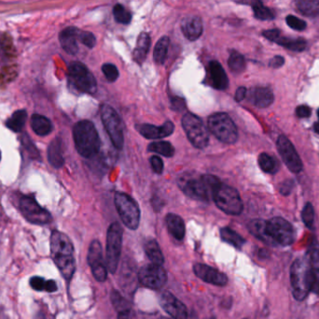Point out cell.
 <instances>
[{"label":"cell","instance_id":"6da1fadb","mask_svg":"<svg viewBox=\"0 0 319 319\" xmlns=\"http://www.w3.org/2000/svg\"><path fill=\"white\" fill-rule=\"evenodd\" d=\"M51 256L63 277L67 282L72 279L76 271L74 247L65 233L53 230L51 235Z\"/></svg>","mask_w":319,"mask_h":319},{"label":"cell","instance_id":"7a4b0ae2","mask_svg":"<svg viewBox=\"0 0 319 319\" xmlns=\"http://www.w3.org/2000/svg\"><path fill=\"white\" fill-rule=\"evenodd\" d=\"M221 181L214 175H192L187 173L178 179V186L184 193L193 200L208 201Z\"/></svg>","mask_w":319,"mask_h":319},{"label":"cell","instance_id":"3957f363","mask_svg":"<svg viewBox=\"0 0 319 319\" xmlns=\"http://www.w3.org/2000/svg\"><path fill=\"white\" fill-rule=\"evenodd\" d=\"M73 139L78 153L86 158L96 154L101 140L94 125L87 120L78 122L73 128Z\"/></svg>","mask_w":319,"mask_h":319},{"label":"cell","instance_id":"277c9868","mask_svg":"<svg viewBox=\"0 0 319 319\" xmlns=\"http://www.w3.org/2000/svg\"><path fill=\"white\" fill-rule=\"evenodd\" d=\"M311 269V259L305 257L297 259L290 268V283L294 298L297 300H303L310 293L309 274Z\"/></svg>","mask_w":319,"mask_h":319},{"label":"cell","instance_id":"5b68a950","mask_svg":"<svg viewBox=\"0 0 319 319\" xmlns=\"http://www.w3.org/2000/svg\"><path fill=\"white\" fill-rule=\"evenodd\" d=\"M212 198L216 205L227 214L238 215L243 211L241 197L238 191L232 186L221 183L216 188Z\"/></svg>","mask_w":319,"mask_h":319},{"label":"cell","instance_id":"8992f818","mask_svg":"<svg viewBox=\"0 0 319 319\" xmlns=\"http://www.w3.org/2000/svg\"><path fill=\"white\" fill-rule=\"evenodd\" d=\"M209 130L216 138L225 143H235L238 139V131L232 118L227 113H218L208 119Z\"/></svg>","mask_w":319,"mask_h":319},{"label":"cell","instance_id":"52a82bcc","mask_svg":"<svg viewBox=\"0 0 319 319\" xmlns=\"http://www.w3.org/2000/svg\"><path fill=\"white\" fill-rule=\"evenodd\" d=\"M68 81L75 89L81 93L94 94L97 84L94 76L82 63L73 62L68 66Z\"/></svg>","mask_w":319,"mask_h":319},{"label":"cell","instance_id":"ba28073f","mask_svg":"<svg viewBox=\"0 0 319 319\" xmlns=\"http://www.w3.org/2000/svg\"><path fill=\"white\" fill-rule=\"evenodd\" d=\"M123 246V229L119 223H112L107 234V260L109 272L115 273L121 259Z\"/></svg>","mask_w":319,"mask_h":319},{"label":"cell","instance_id":"9c48e42d","mask_svg":"<svg viewBox=\"0 0 319 319\" xmlns=\"http://www.w3.org/2000/svg\"><path fill=\"white\" fill-rule=\"evenodd\" d=\"M115 206L124 225L130 229H137L140 221V210L137 202L127 194H115Z\"/></svg>","mask_w":319,"mask_h":319},{"label":"cell","instance_id":"30bf717a","mask_svg":"<svg viewBox=\"0 0 319 319\" xmlns=\"http://www.w3.org/2000/svg\"><path fill=\"white\" fill-rule=\"evenodd\" d=\"M101 118L113 145L121 150L124 147V138L123 123L120 115L112 107L103 105L101 107Z\"/></svg>","mask_w":319,"mask_h":319},{"label":"cell","instance_id":"8fae6325","mask_svg":"<svg viewBox=\"0 0 319 319\" xmlns=\"http://www.w3.org/2000/svg\"><path fill=\"white\" fill-rule=\"evenodd\" d=\"M181 123L188 139L194 146L200 149L207 146L208 131L203 126L202 120L192 113H187L183 116Z\"/></svg>","mask_w":319,"mask_h":319},{"label":"cell","instance_id":"7c38bea8","mask_svg":"<svg viewBox=\"0 0 319 319\" xmlns=\"http://www.w3.org/2000/svg\"><path fill=\"white\" fill-rule=\"evenodd\" d=\"M20 211L28 222L35 225H47L52 222L51 213L42 208L33 197L22 195L19 200Z\"/></svg>","mask_w":319,"mask_h":319},{"label":"cell","instance_id":"4fadbf2b","mask_svg":"<svg viewBox=\"0 0 319 319\" xmlns=\"http://www.w3.org/2000/svg\"><path fill=\"white\" fill-rule=\"evenodd\" d=\"M266 231L275 245L288 246L295 241L293 226L282 217H274L266 221Z\"/></svg>","mask_w":319,"mask_h":319},{"label":"cell","instance_id":"5bb4252c","mask_svg":"<svg viewBox=\"0 0 319 319\" xmlns=\"http://www.w3.org/2000/svg\"><path fill=\"white\" fill-rule=\"evenodd\" d=\"M137 277L143 286L151 289H159L163 287L167 281L165 270L163 267L155 264L142 267L138 272Z\"/></svg>","mask_w":319,"mask_h":319},{"label":"cell","instance_id":"9a60e30c","mask_svg":"<svg viewBox=\"0 0 319 319\" xmlns=\"http://www.w3.org/2000/svg\"><path fill=\"white\" fill-rule=\"evenodd\" d=\"M88 263L91 273L98 282H104L108 277V268L103 258L102 246L99 241H92L88 251Z\"/></svg>","mask_w":319,"mask_h":319},{"label":"cell","instance_id":"2e32d148","mask_svg":"<svg viewBox=\"0 0 319 319\" xmlns=\"http://www.w3.org/2000/svg\"><path fill=\"white\" fill-rule=\"evenodd\" d=\"M277 150L287 169L293 173H299L302 170V162L296 152L293 144L286 136L281 135L277 140Z\"/></svg>","mask_w":319,"mask_h":319},{"label":"cell","instance_id":"e0dca14e","mask_svg":"<svg viewBox=\"0 0 319 319\" xmlns=\"http://www.w3.org/2000/svg\"><path fill=\"white\" fill-rule=\"evenodd\" d=\"M160 304L163 310L174 319L188 318V310L182 301L169 291H164L160 298Z\"/></svg>","mask_w":319,"mask_h":319},{"label":"cell","instance_id":"ac0fdd59","mask_svg":"<svg viewBox=\"0 0 319 319\" xmlns=\"http://www.w3.org/2000/svg\"><path fill=\"white\" fill-rule=\"evenodd\" d=\"M193 272L198 278L211 285L224 286L228 284V277L224 273L212 267L197 263L193 266Z\"/></svg>","mask_w":319,"mask_h":319},{"label":"cell","instance_id":"d6986e66","mask_svg":"<svg viewBox=\"0 0 319 319\" xmlns=\"http://www.w3.org/2000/svg\"><path fill=\"white\" fill-rule=\"evenodd\" d=\"M136 128L137 131L146 139L154 140V139H161V138L170 136L174 132L175 126L171 121H167L161 126H153L149 124H141V125H137Z\"/></svg>","mask_w":319,"mask_h":319},{"label":"cell","instance_id":"ffe728a7","mask_svg":"<svg viewBox=\"0 0 319 319\" xmlns=\"http://www.w3.org/2000/svg\"><path fill=\"white\" fill-rule=\"evenodd\" d=\"M80 30L77 27H66L59 34V40L61 46L69 54H76L78 52V35Z\"/></svg>","mask_w":319,"mask_h":319},{"label":"cell","instance_id":"44dd1931","mask_svg":"<svg viewBox=\"0 0 319 319\" xmlns=\"http://www.w3.org/2000/svg\"><path fill=\"white\" fill-rule=\"evenodd\" d=\"M181 29L184 36L189 40H196L202 35V19L197 15H189L185 17L181 23Z\"/></svg>","mask_w":319,"mask_h":319},{"label":"cell","instance_id":"7402d4cb","mask_svg":"<svg viewBox=\"0 0 319 319\" xmlns=\"http://www.w3.org/2000/svg\"><path fill=\"white\" fill-rule=\"evenodd\" d=\"M248 100L258 108H267L274 102V93L268 87H255L249 91Z\"/></svg>","mask_w":319,"mask_h":319},{"label":"cell","instance_id":"603a6c76","mask_svg":"<svg viewBox=\"0 0 319 319\" xmlns=\"http://www.w3.org/2000/svg\"><path fill=\"white\" fill-rule=\"evenodd\" d=\"M209 73L212 81V85L216 89L225 90L229 86V79L222 64L218 61H211L209 63Z\"/></svg>","mask_w":319,"mask_h":319},{"label":"cell","instance_id":"cb8c5ba5","mask_svg":"<svg viewBox=\"0 0 319 319\" xmlns=\"http://www.w3.org/2000/svg\"><path fill=\"white\" fill-rule=\"evenodd\" d=\"M165 220L168 231L172 235V237H174L177 241H182L186 233L185 223L182 218L175 213H169L167 214Z\"/></svg>","mask_w":319,"mask_h":319},{"label":"cell","instance_id":"d4e9b609","mask_svg":"<svg viewBox=\"0 0 319 319\" xmlns=\"http://www.w3.org/2000/svg\"><path fill=\"white\" fill-rule=\"evenodd\" d=\"M48 160L55 169H60L64 166L65 160L62 151V142L59 138H55L48 147Z\"/></svg>","mask_w":319,"mask_h":319},{"label":"cell","instance_id":"484cf974","mask_svg":"<svg viewBox=\"0 0 319 319\" xmlns=\"http://www.w3.org/2000/svg\"><path fill=\"white\" fill-rule=\"evenodd\" d=\"M248 230L253 236L269 246H275L273 240L269 237L266 231V221L261 219L251 220L248 225Z\"/></svg>","mask_w":319,"mask_h":319},{"label":"cell","instance_id":"4316f807","mask_svg":"<svg viewBox=\"0 0 319 319\" xmlns=\"http://www.w3.org/2000/svg\"><path fill=\"white\" fill-rule=\"evenodd\" d=\"M33 131L39 136H47L52 130V124L50 120L40 114H33L30 119Z\"/></svg>","mask_w":319,"mask_h":319},{"label":"cell","instance_id":"83f0119b","mask_svg":"<svg viewBox=\"0 0 319 319\" xmlns=\"http://www.w3.org/2000/svg\"><path fill=\"white\" fill-rule=\"evenodd\" d=\"M150 38L149 34H140L137 41V47L133 53L134 60L137 62L138 64H142L144 60L146 59L148 52L150 50Z\"/></svg>","mask_w":319,"mask_h":319},{"label":"cell","instance_id":"f1b7e54d","mask_svg":"<svg viewBox=\"0 0 319 319\" xmlns=\"http://www.w3.org/2000/svg\"><path fill=\"white\" fill-rule=\"evenodd\" d=\"M145 251H146L148 258L152 262V264L159 265V266L163 265V262H164V258H163V253H162V250L158 245L157 241L155 240L149 241L145 246Z\"/></svg>","mask_w":319,"mask_h":319},{"label":"cell","instance_id":"f546056e","mask_svg":"<svg viewBox=\"0 0 319 319\" xmlns=\"http://www.w3.org/2000/svg\"><path fill=\"white\" fill-rule=\"evenodd\" d=\"M27 120V113L26 110H18L7 120L6 126L13 132H21L23 127L26 125Z\"/></svg>","mask_w":319,"mask_h":319},{"label":"cell","instance_id":"4dcf8cb0","mask_svg":"<svg viewBox=\"0 0 319 319\" xmlns=\"http://www.w3.org/2000/svg\"><path fill=\"white\" fill-rule=\"evenodd\" d=\"M296 7L300 14L308 17L319 16V0H299Z\"/></svg>","mask_w":319,"mask_h":319},{"label":"cell","instance_id":"1f68e13d","mask_svg":"<svg viewBox=\"0 0 319 319\" xmlns=\"http://www.w3.org/2000/svg\"><path fill=\"white\" fill-rule=\"evenodd\" d=\"M30 286L34 290L37 291H46V292H55L57 291L58 287L57 284L55 283V281L53 280H48L46 281L44 278L39 277V276H34L30 281Z\"/></svg>","mask_w":319,"mask_h":319},{"label":"cell","instance_id":"d6a6232c","mask_svg":"<svg viewBox=\"0 0 319 319\" xmlns=\"http://www.w3.org/2000/svg\"><path fill=\"white\" fill-rule=\"evenodd\" d=\"M275 43H277L280 46L285 47L288 50H291L294 52H301L305 50L306 48V41L302 39H291L279 36L276 40H274Z\"/></svg>","mask_w":319,"mask_h":319},{"label":"cell","instance_id":"836d02e7","mask_svg":"<svg viewBox=\"0 0 319 319\" xmlns=\"http://www.w3.org/2000/svg\"><path fill=\"white\" fill-rule=\"evenodd\" d=\"M221 236L222 240L225 241L227 244L232 245L238 249L242 248V246L246 243V240L244 239L241 235L235 232V230L231 229L230 227H222L221 229Z\"/></svg>","mask_w":319,"mask_h":319},{"label":"cell","instance_id":"e575fe53","mask_svg":"<svg viewBox=\"0 0 319 319\" xmlns=\"http://www.w3.org/2000/svg\"><path fill=\"white\" fill-rule=\"evenodd\" d=\"M169 43L170 40L168 37H163L162 39L158 40L153 52V57L158 64H163L166 59Z\"/></svg>","mask_w":319,"mask_h":319},{"label":"cell","instance_id":"d590c367","mask_svg":"<svg viewBox=\"0 0 319 319\" xmlns=\"http://www.w3.org/2000/svg\"><path fill=\"white\" fill-rule=\"evenodd\" d=\"M259 165L264 173H276L279 169L277 160H274L268 153H262L259 156Z\"/></svg>","mask_w":319,"mask_h":319},{"label":"cell","instance_id":"8d00e7d4","mask_svg":"<svg viewBox=\"0 0 319 319\" xmlns=\"http://www.w3.org/2000/svg\"><path fill=\"white\" fill-rule=\"evenodd\" d=\"M150 152L160 153L166 157H172L175 153V148L168 141H157L150 143L148 147Z\"/></svg>","mask_w":319,"mask_h":319},{"label":"cell","instance_id":"74e56055","mask_svg":"<svg viewBox=\"0 0 319 319\" xmlns=\"http://www.w3.org/2000/svg\"><path fill=\"white\" fill-rule=\"evenodd\" d=\"M229 67L235 73H241L246 69V60L244 56L237 52H234L229 58Z\"/></svg>","mask_w":319,"mask_h":319},{"label":"cell","instance_id":"f35d334b","mask_svg":"<svg viewBox=\"0 0 319 319\" xmlns=\"http://www.w3.org/2000/svg\"><path fill=\"white\" fill-rule=\"evenodd\" d=\"M111 301L114 308L118 312H124V311H131L130 302L127 299L124 298L117 290H112L111 292Z\"/></svg>","mask_w":319,"mask_h":319},{"label":"cell","instance_id":"ab89813d","mask_svg":"<svg viewBox=\"0 0 319 319\" xmlns=\"http://www.w3.org/2000/svg\"><path fill=\"white\" fill-rule=\"evenodd\" d=\"M255 17L259 20H272L274 18V14L269 8L265 7L261 2H256L253 5Z\"/></svg>","mask_w":319,"mask_h":319},{"label":"cell","instance_id":"60d3db41","mask_svg":"<svg viewBox=\"0 0 319 319\" xmlns=\"http://www.w3.org/2000/svg\"><path fill=\"white\" fill-rule=\"evenodd\" d=\"M114 18L120 24L128 25L132 20V14L129 11H127L125 7L121 4H117L113 8Z\"/></svg>","mask_w":319,"mask_h":319},{"label":"cell","instance_id":"b9f144b4","mask_svg":"<svg viewBox=\"0 0 319 319\" xmlns=\"http://www.w3.org/2000/svg\"><path fill=\"white\" fill-rule=\"evenodd\" d=\"M301 218L304 223V225L312 229L313 227V223H314V210L313 207L310 202H308L305 204V206L303 207V210L301 212Z\"/></svg>","mask_w":319,"mask_h":319},{"label":"cell","instance_id":"7bdbcfd3","mask_svg":"<svg viewBox=\"0 0 319 319\" xmlns=\"http://www.w3.org/2000/svg\"><path fill=\"white\" fill-rule=\"evenodd\" d=\"M309 289L310 292L319 295V268L314 267L311 269L309 274Z\"/></svg>","mask_w":319,"mask_h":319},{"label":"cell","instance_id":"ee69618b","mask_svg":"<svg viewBox=\"0 0 319 319\" xmlns=\"http://www.w3.org/2000/svg\"><path fill=\"white\" fill-rule=\"evenodd\" d=\"M22 143H23V145L26 148V151L30 154L31 158L39 160L40 154H39L38 149L34 145L32 140H30V138H28V136H26V134H25V135L23 136V138H22Z\"/></svg>","mask_w":319,"mask_h":319},{"label":"cell","instance_id":"f6af8a7d","mask_svg":"<svg viewBox=\"0 0 319 319\" xmlns=\"http://www.w3.org/2000/svg\"><path fill=\"white\" fill-rule=\"evenodd\" d=\"M78 40L88 48H93L96 44V39L93 34L88 31H80L78 35Z\"/></svg>","mask_w":319,"mask_h":319},{"label":"cell","instance_id":"bcb514c9","mask_svg":"<svg viewBox=\"0 0 319 319\" xmlns=\"http://www.w3.org/2000/svg\"><path fill=\"white\" fill-rule=\"evenodd\" d=\"M102 71L105 78L110 82H115L119 78V70L113 64H104L102 67Z\"/></svg>","mask_w":319,"mask_h":319},{"label":"cell","instance_id":"7dc6e473","mask_svg":"<svg viewBox=\"0 0 319 319\" xmlns=\"http://www.w3.org/2000/svg\"><path fill=\"white\" fill-rule=\"evenodd\" d=\"M286 21H287L288 27H291L292 29H295V30H298V31H302L307 27L306 23L304 21L301 20L298 17H295L293 15H288L286 18Z\"/></svg>","mask_w":319,"mask_h":319},{"label":"cell","instance_id":"c3c4849f","mask_svg":"<svg viewBox=\"0 0 319 319\" xmlns=\"http://www.w3.org/2000/svg\"><path fill=\"white\" fill-rule=\"evenodd\" d=\"M150 164L153 171L156 173H162L163 171V162L159 156L153 155L150 157Z\"/></svg>","mask_w":319,"mask_h":319},{"label":"cell","instance_id":"681fc988","mask_svg":"<svg viewBox=\"0 0 319 319\" xmlns=\"http://www.w3.org/2000/svg\"><path fill=\"white\" fill-rule=\"evenodd\" d=\"M311 109L306 105H300L296 109V114L300 118H308L311 115Z\"/></svg>","mask_w":319,"mask_h":319},{"label":"cell","instance_id":"f907efd6","mask_svg":"<svg viewBox=\"0 0 319 319\" xmlns=\"http://www.w3.org/2000/svg\"><path fill=\"white\" fill-rule=\"evenodd\" d=\"M262 35L267 39V40H271L274 42V40H276L279 36H280V32L279 30L277 29H271V30H265Z\"/></svg>","mask_w":319,"mask_h":319},{"label":"cell","instance_id":"816d5d0a","mask_svg":"<svg viewBox=\"0 0 319 319\" xmlns=\"http://www.w3.org/2000/svg\"><path fill=\"white\" fill-rule=\"evenodd\" d=\"M284 63H285L284 57H282L280 55H276L270 61L269 65H270V67L278 68V67H282L284 65Z\"/></svg>","mask_w":319,"mask_h":319},{"label":"cell","instance_id":"f5cc1de1","mask_svg":"<svg viewBox=\"0 0 319 319\" xmlns=\"http://www.w3.org/2000/svg\"><path fill=\"white\" fill-rule=\"evenodd\" d=\"M246 95H247V88L246 87H239L235 93V100L238 102L242 101L246 98Z\"/></svg>","mask_w":319,"mask_h":319},{"label":"cell","instance_id":"db71d44e","mask_svg":"<svg viewBox=\"0 0 319 319\" xmlns=\"http://www.w3.org/2000/svg\"><path fill=\"white\" fill-rule=\"evenodd\" d=\"M292 186H293V185H292V182H291V181L285 182V183L282 185V187L280 188L281 193L283 194V195H285V196H287V195L290 193Z\"/></svg>","mask_w":319,"mask_h":319},{"label":"cell","instance_id":"11a10c76","mask_svg":"<svg viewBox=\"0 0 319 319\" xmlns=\"http://www.w3.org/2000/svg\"><path fill=\"white\" fill-rule=\"evenodd\" d=\"M118 319H131V311L119 312Z\"/></svg>","mask_w":319,"mask_h":319},{"label":"cell","instance_id":"9f6ffc18","mask_svg":"<svg viewBox=\"0 0 319 319\" xmlns=\"http://www.w3.org/2000/svg\"><path fill=\"white\" fill-rule=\"evenodd\" d=\"M313 129H314V131H315L316 133L319 134V122H316V123H314V126H313Z\"/></svg>","mask_w":319,"mask_h":319},{"label":"cell","instance_id":"6f0895ef","mask_svg":"<svg viewBox=\"0 0 319 319\" xmlns=\"http://www.w3.org/2000/svg\"><path fill=\"white\" fill-rule=\"evenodd\" d=\"M160 319H171V318H167V317H162V318H160Z\"/></svg>","mask_w":319,"mask_h":319},{"label":"cell","instance_id":"680465c9","mask_svg":"<svg viewBox=\"0 0 319 319\" xmlns=\"http://www.w3.org/2000/svg\"><path fill=\"white\" fill-rule=\"evenodd\" d=\"M0 160H1V152H0Z\"/></svg>","mask_w":319,"mask_h":319},{"label":"cell","instance_id":"91938a15","mask_svg":"<svg viewBox=\"0 0 319 319\" xmlns=\"http://www.w3.org/2000/svg\"><path fill=\"white\" fill-rule=\"evenodd\" d=\"M318 117H319V110H318Z\"/></svg>","mask_w":319,"mask_h":319},{"label":"cell","instance_id":"94428289","mask_svg":"<svg viewBox=\"0 0 319 319\" xmlns=\"http://www.w3.org/2000/svg\"><path fill=\"white\" fill-rule=\"evenodd\" d=\"M244 319H248V318H244Z\"/></svg>","mask_w":319,"mask_h":319},{"label":"cell","instance_id":"6125c7cd","mask_svg":"<svg viewBox=\"0 0 319 319\" xmlns=\"http://www.w3.org/2000/svg\"><path fill=\"white\" fill-rule=\"evenodd\" d=\"M212 319H214V318H212Z\"/></svg>","mask_w":319,"mask_h":319}]
</instances>
